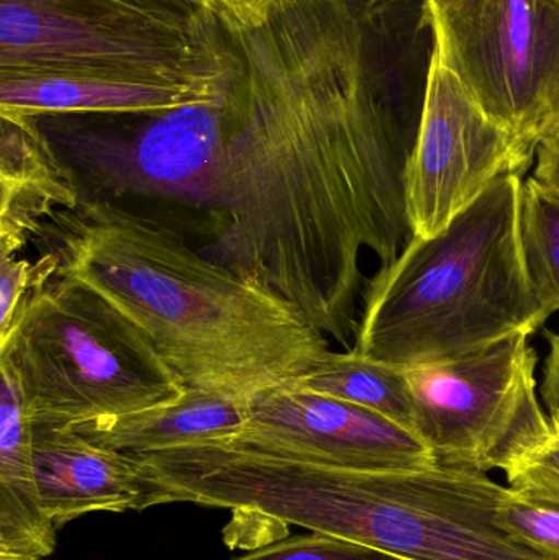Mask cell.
I'll use <instances>...</instances> for the list:
<instances>
[{
  "instance_id": "7c38bea8",
  "label": "cell",
  "mask_w": 559,
  "mask_h": 560,
  "mask_svg": "<svg viewBox=\"0 0 559 560\" xmlns=\"http://www.w3.org/2000/svg\"><path fill=\"white\" fill-rule=\"evenodd\" d=\"M219 82L220 79L203 85L154 84L88 75L0 72V114H161L209 101Z\"/></svg>"
},
{
  "instance_id": "9c48e42d",
  "label": "cell",
  "mask_w": 559,
  "mask_h": 560,
  "mask_svg": "<svg viewBox=\"0 0 559 560\" xmlns=\"http://www.w3.org/2000/svg\"><path fill=\"white\" fill-rule=\"evenodd\" d=\"M238 436L248 446L340 469L383 472L423 469L435 454L409 428L366 408L279 385L248 401Z\"/></svg>"
},
{
  "instance_id": "ffe728a7",
  "label": "cell",
  "mask_w": 559,
  "mask_h": 560,
  "mask_svg": "<svg viewBox=\"0 0 559 560\" xmlns=\"http://www.w3.org/2000/svg\"><path fill=\"white\" fill-rule=\"evenodd\" d=\"M235 560H396L376 549L324 533L282 539Z\"/></svg>"
},
{
  "instance_id": "ba28073f",
  "label": "cell",
  "mask_w": 559,
  "mask_h": 560,
  "mask_svg": "<svg viewBox=\"0 0 559 560\" xmlns=\"http://www.w3.org/2000/svg\"><path fill=\"white\" fill-rule=\"evenodd\" d=\"M534 164L535 156L479 107L455 72L430 56L406 174L414 238L442 232L499 177H524Z\"/></svg>"
},
{
  "instance_id": "5bb4252c",
  "label": "cell",
  "mask_w": 559,
  "mask_h": 560,
  "mask_svg": "<svg viewBox=\"0 0 559 560\" xmlns=\"http://www.w3.org/2000/svg\"><path fill=\"white\" fill-rule=\"evenodd\" d=\"M248 415V401L187 387L183 397L170 404L74 430L97 446L118 453H156L238 436Z\"/></svg>"
},
{
  "instance_id": "2e32d148",
  "label": "cell",
  "mask_w": 559,
  "mask_h": 560,
  "mask_svg": "<svg viewBox=\"0 0 559 560\" xmlns=\"http://www.w3.org/2000/svg\"><path fill=\"white\" fill-rule=\"evenodd\" d=\"M521 238L528 278L550 318L559 312V192L534 176L522 186Z\"/></svg>"
},
{
  "instance_id": "ac0fdd59",
  "label": "cell",
  "mask_w": 559,
  "mask_h": 560,
  "mask_svg": "<svg viewBox=\"0 0 559 560\" xmlns=\"http://www.w3.org/2000/svg\"><path fill=\"white\" fill-rule=\"evenodd\" d=\"M498 516L515 541L559 560V506L521 495L508 487Z\"/></svg>"
},
{
  "instance_id": "3957f363",
  "label": "cell",
  "mask_w": 559,
  "mask_h": 560,
  "mask_svg": "<svg viewBox=\"0 0 559 560\" xmlns=\"http://www.w3.org/2000/svg\"><path fill=\"white\" fill-rule=\"evenodd\" d=\"M524 177L508 174L368 283L354 351L409 369L471 354L547 323L521 238Z\"/></svg>"
},
{
  "instance_id": "603a6c76",
  "label": "cell",
  "mask_w": 559,
  "mask_h": 560,
  "mask_svg": "<svg viewBox=\"0 0 559 560\" xmlns=\"http://www.w3.org/2000/svg\"><path fill=\"white\" fill-rule=\"evenodd\" d=\"M534 177L559 192V130L538 144Z\"/></svg>"
},
{
  "instance_id": "7a4b0ae2",
  "label": "cell",
  "mask_w": 559,
  "mask_h": 560,
  "mask_svg": "<svg viewBox=\"0 0 559 560\" xmlns=\"http://www.w3.org/2000/svg\"><path fill=\"white\" fill-rule=\"evenodd\" d=\"M35 242L143 329L190 388L249 401L330 349L284 296L203 258L176 233L105 200L59 210Z\"/></svg>"
},
{
  "instance_id": "30bf717a",
  "label": "cell",
  "mask_w": 559,
  "mask_h": 560,
  "mask_svg": "<svg viewBox=\"0 0 559 560\" xmlns=\"http://www.w3.org/2000/svg\"><path fill=\"white\" fill-rule=\"evenodd\" d=\"M32 451L43 510L56 528L89 513L143 510V479L130 454L43 424H32Z\"/></svg>"
},
{
  "instance_id": "5b68a950",
  "label": "cell",
  "mask_w": 559,
  "mask_h": 560,
  "mask_svg": "<svg viewBox=\"0 0 559 560\" xmlns=\"http://www.w3.org/2000/svg\"><path fill=\"white\" fill-rule=\"evenodd\" d=\"M230 59L216 10L183 25L120 0H0V72L203 85Z\"/></svg>"
},
{
  "instance_id": "52a82bcc",
  "label": "cell",
  "mask_w": 559,
  "mask_h": 560,
  "mask_svg": "<svg viewBox=\"0 0 559 560\" xmlns=\"http://www.w3.org/2000/svg\"><path fill=\"white\" fill-rule=\"evenodd\" d=\"M528 338L511 336L463 358L407 371L414 431L439 464L504 470L547 433L538 351Z\"/></svg>"
},
{
  "instance_id": "6da1fadb",
  "label": "cell",
  "mask_w": 559,
  "mask_h": 560,
  "mask_svg": "<svg viewBox=\"0 0 559 560\" xmlns=\"http://www.w3.org/2000/svg\"><path fill=\"white\" fill-rule=\"evenodd\" d=\"M387 2L272 0L255 23L216 10L232 59L212 98L104 115L85 137L130 192L210 209L216 262L341 345L358 328L361 253L387 266L412 238Z\"/></svg>"
},
{
  "instance_id": "7402d4cb",
  "label": "cell",
  "mask_w": 559,
  "mask_h": 560,
  "mask_svg": "<svg viewBox=\"0 0 559 560\" xmlns=\"http://www.w3.org/2000/svg\"><path fill=\"white\" fill-rule=\"evenodd\" d=\"M545 339L548 342V354L545 358L540 397L547 407L550 421L559 424V332L547 329Z\"/></svg>"
},
{
  "instance_id": "cb8c5ba5",
  "label": "cell",
  "mask_w": 559,
  "mask_h": 560,
  "mask_svg": "<svg viewBox=\"0 0 559 560\" xmlns=\"http://www.w3.org/2000/svg\"><path fill=\"white\" fill-rule=\"evenodd\" d=\"M213 9L232 16L236 22L255 23L265 16L272 0H210Z\"/></svg>"
},
{
  "instance_id": "9a60e30c",
  "label": "cell",
  "mask_w": 559,
  "mask_h": 560,
  "mask_svg": "<svg viewBox=\"0 0 559 560\" xmlns=\"http://www.w3.org/2000/svg\"><path fill=\"white\" fill-rule=\"evenodd\" d=\"M289 384L366 408L414 431L412 394L407 371L374 361L354 349L328 351L311 371Z\"/></svg>"
},
{
  "instance_id": "8fae6325",
  "label": "cell",
  "mask_w": 559,
  "mask_h": 560,
  "mask_svg": "<svg viewBox=\"0 0 559 560\" xmlns=\"http://www.w3.org/2000/svg\"><path fill=\"white\" fill-rule=\"evenodd\" d=\"M0 256L22 252L84 199L74 167L30 115L0 114Z\"/></svg>"
},
{
  "instance_id": "277c9868",
  "label": "cell",
  "mask_w": 559,
  "mask_h": 560,
  "mask_svg": "<svg viewBox=\"0 0 559 560\" xmlns=\"http://www.w3.org/2000/svg\"><path fill=\"white\" fill-rule=\"evenodd\" d=\"M30 423L74 428L170 404L187 385L150 336L74 280L33 290L0 338Z\"/></svg>"
},
{
  "instance_id": "e0dca14e",
  "label": "cell",
  "mask_w": 559,
  "mask_h": 560,
  "mask_svg": "<svg viewBox=\"0 0 559 560\" xmlns=\"http://www.w3.org/2000/svg\"><path fill=\"white\" fill-rule=\"evenodd\" d=\"M508 487L521 495L559 506V424L508 464Z\"/></svg>"
},
{
  "instance_id": "d6986e66",
  "label": "cell",
  "mask_w": 559,
  "mask_h": 560,
  "mask_svg": "<svg viewBox=\"0 0 559 560\" xmlns=\"http://www.w3.org/2000/svg\"><path fill=\"white\" fill-rule=\"evenodd\" d=\"M58 258L43 253L35 262L0 256V338L9 332L16 313L33 290L56 278Z\"/></svg>"
},
{
  "instance_id": "8992f818",
  "label": "cell",
  "mask_w": 559,
  "mask_h": 560,
  "mask_svg": "<svg viewBox=\"0 0 559 560\" xmlns=\"http://www.w3.org/2000/svg\"><path fill=\"white\" fill-rule=\"evenodd\" d=\"M435 55L527 153L559 130V0H422Z\"/></svg>"
},
{
  "instance_id": "4fadbf2b",
  "label": "cell",
  "mask_w": 559,
  "mask_h": 560,
  "mask_svg": "<svg viewBox=\"0 0 559 560\" xmlns=\"http://www.w3.org/2000/svg\"><path fill=\"white\" fill-rule=\"evenodd\" d=\"M0 374V560H43L55 551L58 528L39 499L19 382L5 364Z\"/></svg>"
},
{
  "instance_id": "44dd1931",
  "label": "cell",
  "mask_w": 559,
  "mask_h": 560,
  "mask_svg": "<svg viewBox=\"0 0 559 560\" xmlns=\"http://www.w3.org/2000/svg\"><path fill=\"white\" fill-rule=\"evenodd\" d=\"M135 9L160 16L167 22L199 25L213 16L210 0H120Z\"/></svg>"
}]
</instances>
